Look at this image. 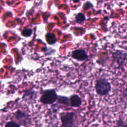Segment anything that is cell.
<instances>
[{
	"label": "cell",
	"instance_id": "cell-1",
	"mask_svg": "<svg viewBox=\"0 0 127 127\" xmlns=\"http://www.w3.org/2000/svg\"><path fill=\"white\" fill-rule=\"evenodd\" d=\"M111 90L110 83L104 78L97 79L95 83V91L98 94L100 95H105L109 93Z\"/></svg>",
	"mask_w": 127,
	"mask_h": 127
},
{
	"label": "cell",
	"instance_id": "cell-10",
	"mask_svg": "<svg viewBox=\"0 0 127 127\" xmlns=\"http://www.w3.org/2000/svg\"><path fill=\"white\" fill-rule=\"evenodd\" d=\"M58 102L59 104H66V105H69L70 104V102L68 98L66 97L63 96H58Z\"/></svg>",
	"mask_w": 127,
	"mask_h": 127
},
{
	"label": "cell",
	"instance_id": "cell-14",
	"mask_svg": "<svg viewBox=\"0 0 127 127\" xmlns=\"http://www.w3.org/2000/svg\"><path fill=\"white\" fill-rule=\"evenodd\" d=\"M93 7V4L90 2L89 1H88V2H85L83 6V9L84 10H87V9H89L91 8V7Z\"/></svg>",
	"mask_w": 127,
	"mask_h": 127
},
{
	"label": "cell",
	"instance_id": "cell-11",
	"mask_svg": "<svg viewBox=\"0 0 127 127\" xmlns=\"http://www.w3.org/2000/svg\"><path fill=\"white\" fill-rule=\"evenodd\" d=\"M21 34L22 36L26 37H28L31 36V35L32 34V30L31 29H24L23 31L21 32Z\"/></svg>",
	"mask_w": 127,
	"mask_h": 127
},
{
	"label": "cell",
	"instance_id": "cell-8",
	"mask_svg": "<svg viewBox=\"0 0 127 127\" xmlns=\"http://www.w3.org/2000/svg\"><path fill=\"white\" fill-rule=\"evenodd\" d=\"M45 38L47 42L48 43V44L50 45L55 44L57 40L55 35L51 33H47L45 35Z\"/></svg>",
	"mask_w": 127,
	"mask_h": 127
},
{
	"label": "cell",
	"instance_id": "cell-3",
	"mask_svg": "<svg viewBox=\"0 0 127 127\" xmlns=\"http://www.w3.org/2000/svg\"><path fill=\"white\" fill-rule=\"evenodd\" d=\"M61 122L63 127H74L76 122V115L73 112H68L61 116Z\"/></svg>",
	"mask_w": 127,
	"mask_h": 127
},
{
	"label": "cell",
	"instance_id": "cell-2",
	"mask_svg": "<svg viewBox=\"0 0 127 127\" xmlns=\"http://www.w3.org/2000/svg\"><path fill=\"white\" fill-rule=\"evenodd\" d=\"M58 99V95L54 89L47 90L43 93L40 97V101L44 104H52Z\"/></svg>",
	"mask_w": 127,
	"mask_h": 127
},
{
	"label": "cell",
	"instance_id": "cell-12",
	"mask_svg": "<svg viewBox=\"0 0 127 127\" xmlns=\"http://www.w3.org/2000/svg\"><path fill=\"white\" fill-rule=\"evenodd\" d=\"M115 127H127V124H126L125 122L122 119H120L117 122Z\"/></svg>",
	"mask_w": 127,
	"mask_h": 127
},
{
	"label": "cell",
	"instance_id": "cell-7",
	"mask_svg": "<svg viewBox=\"0 0 127 127\" xmlns=\"http://www.w3.org/2000/svg\"><path fill=\"white\" fill-rule=\"evenodd\" d=\"M70 105L74 107H78L82 104V100L80 97L77 95H74L71 96L69 99Z\"/></svg>",
	"mask_w": 127,
	"mask_h": 127
},
{
	"label": "cell",
	"instance_id": "cell-5",
	"mask_svg": "<svg viewBox=\"0 0 127 127\" xmlns=\"http://www.w3.org/2000/svg\"><path fill=\"white\" fill-rule=\"evenodd\" d=\"M113 58L119 65L124 64L127 58V54L121 50H117L113 53Z\"/></svg>",
	"mask_w": 127,
	"mask_h": 127
},
{
	"label": "cell",
	"instance_id": "cell-13",
	"mask_svg": "<svg viewBox=\"0 0 127 127\" xmlns=\"http://www.w3.org/2000/svg\"><path fill=\"white\" fill-rule=\"evenodd\" d=\"M4 127H20V125L15 122H9L5 125Z\"/></svg>",
	"mask_w": 127,
	"mask_h": 127
},
{
	"label": "cell",
	"instance_id": "cell-9",
	"mask_svg": "<svg viewBox=\"0 0 127 127\" xmlns=\"http://www.w3.org/2000/svg\"><path fill=\"white\" fill-rule=\"evenodd\" d=\"M76 22L78 24H82L86 20V16L85 15L83 14V13L80 12V13H78V14L75 17Z\"/></svg>",
	"mask_w": 127,
	"mask_h": 127
},
{
	"label": "cell",
	"instance_id": "cell-6",
	"mask_svg": "<svg viewBox=\"0 0 127 127\" xmlns=\"http://www.w3.org/2000/svg\"><path fill=\"white\" fill-rule=\"evenodd\" d=\"M72 57L77 60L84 61L88 59V55L84 50L79 49L72 52Z\"/></svg>",
	"mask_w": 127,
	"mask_h": 127
},
{
	"label": "cell",
	"instance_id": "cell-15",
	"mask_svg": "<svg viewBox=\"0 0 127 127\" xmlns=\"http://www.w3.org/2000/svg\"><path fill=\"white\" fill-rule=\"evenodd\" d=\"M73 2H75V3H76V2H79V1H80V0H73Z\"/></svg>",
	"mask_w": 127,
	"mask_h": 127
},
{
	"label": "cell",
	"instance_id": "cell-4",
	"mask_svg": "<svg viewBox=\"0 0 127 127\" xmlns=\"http://www.w3.org/2000/svg\"><path fill=\"white\" fill-rule=\"evenodd\" d=\"M16 120L18 122L19 125L27 126L31 122V119L27 114L21 110H17L14 114Z\"/></svg>",
	"mask_w": 127,
	"mask_h": 127
}]
</instances>
